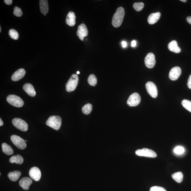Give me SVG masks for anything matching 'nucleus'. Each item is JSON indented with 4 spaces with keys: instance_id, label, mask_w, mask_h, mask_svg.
<instances>
[{
    "instance_id": "6ab92c4d",
    "label": "nucleus",
    "mask_w": 191,
    "mask_h": 191,
    "mask_svg": "<svg viewBox=\"0 0 191 191\" xmlns=\"http://www.w3.org/2000/svg\"><path fill=\"white\" fill-rule=\"evenodd\" d=\"M40 8L41 13L46 14L49 11V5L47 0H40L39 1Z\"/></svg>"
},
{
    "instance_id": "ea45409f",
    "label": "nucleus",
    "mask_w": 191,
    "mask_h": 191,
    "mask_svg": "<svg viewBox=\"0 0 191 191\" xmlns=\"http://www.w3.org/2000/svg\"><path fill=\"white\" fill-rule=\"evenodd\" d=\"M2 31L1 27H0V32H1Z\"/></svg>"
},
{
    "instance_id": "f8f14e48",
    "label": "nucleus",
    "mask_w": 191,
    "mask_h": 191,
    "mask_svg": "<svg viewBox=\"0 0 191 191\" xmlns=\"http://www.w3.org/2000/svg\"><path fill=\"white\" fill-rule=\"evenodd\" d=\"M29 176L34 180L38 181L41 177V172L39 169L36 167H34L30 170Z\"/></svg>"
},
{
    "instance_id": "9d476101",
    "label": "nucleus",
    "mask_w": 191,
    "mask_h": 191,
    "mask_svg": "<svg viewBox=\"0 0 191 191\" xmlns=\"http://www.w3.org/2000/svg\"><path fill=\"white\" fill-rule=\"evenodd\" d=\"M88 31L85 24L82 23L78 26L76 35L80 40L84 41V38L88 35Z\"/></svg>"
},
{
    "instance_id": "6e6552de",
    "label": "nucleus",
    "mask_w": 191,
    "mask_h": 191,
    "mask_svg": "<svg viewBox=\"0 0 191 191\" xmlns=\"http://www.w3.org/2000/svg\"><path fill=\"white\" fill-rule=\"evenodd\" d=\"M141 98L139 94L137 93H134L131 95L128 98L127 103L130 106H137L140 103Z\"/></svg>"
},
{
    "instance_id": "f257e3e1",
    "label": "nucleus",
    "mask_w": 191,
    "mask_h": 191,
    "mask_svg": "<svg viewBox=\"0 0 191 191\" xmlns=\"http://www.w3.org/2000/svg\"><path fill=\"white\" fill-rule=\"evenodd\" d=\"M125 12L124 8L119 7L116 10L112 18V24L116 28L119 27L123 22Z\"/></svg>"
},
{
    "instance_id": "bb28decb",
    "label": "nucleus",
    "mask_w": 191,
    "mask_h": 191,
    "mask_svg": "<svg viewBox=\"0 0 191 191\" xmlns=\"http://www.w3.org/2000/svg\"><path fill=\"white\" fill-rule=\"evenodd\" d=\"M182 104L186 109L191 112V101L187 100H183L182 102Z\"/></svg>"
},
{
    "instance_id": "58836bf2",
    "label": "nucleus",
    "mask_w": 191,
    "mask_h": 191,
    "mask_svg": "<svg viewBox=\"0 0 191 191\" xmlns=\"http://www.w3.org/2000/svg\"><path fill=\"white\" fill-rule=\"evenodd\" d=\"M180 1L183 2L185 3L187 1L186 0H180Z\"/></svg>"
},
{
    "instance_id": "7ed1b4c3",
    "label": "nucleus",
    "mask_w": 191,
    "mask_h": 191,
    "mask_svg": "<svg viewBox=\"0 0 191 191\" xmlns=\"http://www.w3.org/2000/svg\"><path fill=\"white\" fill-rule=\"evenodd\" d=\"M79 78L76 74H73L68 80L66 85V90L68 92L74 91L78 85Z\"/></svg>"
},
{
    "instance_id": "4468645a",
    "label": "nucleus",
    "mask_w": 191,
    "mask_h": 191,
    "mask_svg": "<svg viewBox=\"0 0 191 191\" xmlns=\"http://www.w3.org/2000/svg\"><path fill=\"white\" fill-rule=\"evenodd\" d=\"M25 70L23 68H21L17 70L11 76V79L14 82L19 81L25 76Z\"/></svg>"
},
{
    "instance_id": "c756f323",
    "label": "nucleus",
    "mask_w": 191,
    "mask_h": 191,
    "mask_svg": "<svg viewBox=\"0 0 191 191\" xmlns=\"http://www.w3.org/2000/svg\"><path fill=\"white\" fill-rule=\"evenodd\" d=\"M13 13L16 17H21L23 14L21 9L17 7H15L14 8Z\"/></svg>"
},
{
    "instance_id": "39448f33",
    "label": "nucleus",
    "mask_w": 191,
    "mask_h": 191,
    "mask_svg": "<svg viewBox=\"0 0 191 191\" xmlns=\"http://www.w3.org/2000/svg\"><path fill=\"white\" fill-rule=\"evenodd\" d=\"M14 126L20 130L26 131L28 129V125L26 122L21 119L15 118L12 120Z\"/></svg>"
},
{
    "instance_id": "412c9836",
    "label": "nucleus",
    "mask_w": 191,
    "mask_h": 191,
    "mask_svg": "<svg viewBox=\"0 0 191 191\" xmlns=\"http://www.w3.org/2000/svg\"><path fill=\"white\" fill-rule=\"evenodd\" d=\"M21 174V172L18 171H14L13 172H10L8 174V176L9 179L12 181L15 182L19 179Z\"/></svg>"
},
{
    "instance_id": "c9c22d12",
    "label": "nucleus",
    "mask_w": 191,
    "mask_h": 191,
    "mask_svg": "<svg viewBox=\"0 0 191 191\" xmlns=\"http://www.w3.org/2000/svg\"><path fill=\"white\" fill-rule=\"evenodd\" d=\"M186 20L188 23L191 25V17H187Z\"/></svg>"
},
{
    "instance_id": "393cba45",
    "label": "nucleus",
    "mask_w": 191,
    "mask_h": 191,
    "mask_svg": "<svg viewBox=\"0 0 191 191\" xmlns=\"http://www.w3.org/2000/svg\"><path fill=\"white\" fill-rule=\"evenodd\" d=\"M92 106L91 104L88 103L84 105L82 108V112L85 115H88L91 113Z\"/></svg>"
},
{
    "instance_id": "f3484780",
    "label": "nucleus",
    "mask_w": 191,
    "mask_h": 191,
    "mask_svg": "<svg viewBox=\"0 0 191 191\" xmlns=\"http://www.w3.org/2000/svg\"><path fill=\"white\" fill-rule=\"evenodd\" d=\"M23 89L28 95L34 97L36 95V92L33 86L30 83H26L23 86Z\"/></svg>"
},
{
    "instance_id": "f704fd0d",
    "label": "nucleus",
    "mask_w": 191,
    "mask_h": 191,
    "mask_svg": "<svg viewBox=\"0 0 191 191\" xmlns=\"http://www.w3.org/2000/svg\"><path fill=\"white\" fill-rule=\"evenodd\" d=\"M136 42L135 41H133L131 42V46L133 47H136Z\"/></svg>"
},
{
    "instance_id": "dca6fc26",
    "label": "nucleus",
    "mask_w": 191,
    "mask_h": 191,
    "mask_svg": "<svg viewBox=\"0 0 191 191\" xmlns=\"http://www.w3.org/2000/svg\"><path fill=\"white\" fill-rule=\"evenodd\" d=\"M76 17L74 12L70 11L66 17V23L70 26L73 27L75 25L76 22Z\"/></svg>"
},
{
    "instance_id": "9b49d317",
    "label": "nucleus",
    "mask_w": 191,
    "mask_h": 191,
    "mask_svg": "<svg viewBox=\"0 0 191 191\" xmlns=\"http://www.w3.org/2000/svg\"><path fill=\"white\" fill-rule=\"evenodd\" d=\"M144 62L146 67L149 68H153L156 63L154 54L152 53L148 54L145 58Z\"/></svg>"
},
{
    "instance_id": "20e7f679",
    "label": "nucleus",
    "mask_w": 191,
    "mask_h": 191,
    "mask_svg": "<svg viewBox=\"0 0 191 191\" xmlns=\"http://www.w3.org/2000/svg\"><path fill=\"white\" fill-rule=\"evenodd\" d=\"M7 101L11 105L17 107H21L24 105V102L20 97L17 95L11 94L8 96Z\"/></svg>"
},
{
    "instance_id": "a211bd4d",
    "label": "nucleus",
    "mask_w": 191,
    "mask_h": 191,
    "mask_svg": "<svg viewBox=\"0 0 191 191\" xmlns=\"http://www.w3.org/2000/svg\"><path fill=\"white\" fill-rule=\"evenodd\" d=\"M160 16L161 14L160 12H157L156 13L151 14L148 17V23L150 25H152L156 23L159 19Z\"/></svg>"
},
{
    "instance_id": "ddd939ff",
    "label": "nucleus",
    "mask_w": 191,
    "mask_h": 191,
    "mask_svg": "<svg viewBox=\"0 0 191 191\" xmlns=\"http://www.w3.org/2000/svg\"><path fill=\"white\" fill-rule=\"evenodd\" d=\"M181 69L179 67L173 68L169 74V77L172 80H176L177 79L181 74Z\"/></svg>"
},
{
    "instance_id": "423d86ee",
    "label": "nucleus",
    "mask_w": 191,
    "mask_h": 191,
    "mask_svg": "<svg viewBox=\"0 0 191 191\" xmlns=\"http://www.w3.org/2000/svg\"><path fill=\"white\" fill-rule=\"evenodd\" d=\"M11 138L12 142L20 149H24L26 147V144L25 140L20 137L13 135L11 136Z\"/></svg>"
},
{
    "instance_id": "4c0bfd02",
    "label": "nucleus",
    "mask_w": 191,
    "mask_h": 191,
    "mask_svg": "<svg viewBox=\"0 0 191 191\" xmlns=\"http://www.w3.org/2000/svg\"><path fill=\"white\" fill-rule=\"evenodd\" d=\"M3 122L2 120L1 119H0V126H3Z\"/></svg>"
},
{
    "instance_id": "f03ea898",
    "label": "nucleus",
    "mask_w": 191,
    "mask_h": 191,
    "mask_svg": "<svg viewBox=\"0 0 191 191\" xmlns=\"http://www.w3.org/2000/svg\"><path fill=\"white\" fill-rule=\"evenodd\" d=\"M62 124V119L59 116H51L48 119L46 122V124L48 126L58 130L61 127Z\"/></svg>"
},
{
    "instance_id": "5701e85b",
    "label": "nucleus",
    "mask_w": 191,
    "mask_h": 191,
    "mask_svg": "<svg viewBox=\"0 0 191 191\" xmlns=\"http://www.w3.org/2000/svg\"><path fill=\"white\" fill-rule=\"evenodd\" d=\"M2 146L3 152L9 156L13 154V150L9 145L6 143H3Z\"/></svg>"
},
{
    "instance_id": "2eb2a0df",
    "label": "nucleus",
    "mask_w": 191,
    "mask_h": 191,
    "mask_svg": "<svg viewBox=\"0 0 191 191\" xmlns=\"http://www.w3.org/2000/svg\"><path fill=\"white\" fill-rule=\"evenodd\" d=\"M32 183V181L31 178L25 177L23 178L20 180L19 185L23 189L28 190L29 189V187Z\"/></svg>"
},
{
    "instance_id": "2f4dec72",
    "label": "nucleus",
    "mask_w": 191,
    "mask_h": 191,
    "mask_svg": "<svg viewBox=\"0 0 191 191\" xmlns=\"http://www.w3.org/2000/svg\"><path fill=\"white\" fill-rule=\"evenodd\" d=\"M150 191H167L165 189L162 187L154 186L150 188Z\"/></svg>"
},
{
    "instance_id": "4be33fe9",
    "label": "nucleus",
    "mask_w": 191,
    "mask_h": 191,
    "mask_svg": "<svg viewBox=\"0 0 191 191\" xmlns=\"http://www.w3.org/2000/svg\"><path fill=\"white\" fill-rule=\"evenodd\" d=\"M9 161L11 163H16V164H21L23 162V159L20 155L13 156L10 159Z\"/></svg>"
},
{
    "instance_id": "7c9ffc66",
    "label": "nucleus",
    "mask_w": 191,
    "mask_h": 191,
    "mask_svg": "<svg viewBox=\"0 0 191 191\" xmlns=\"http://www.w3.org/2000/svg\"><path fill=\"white\" fill-rule=\"evenodd\" d=\"M185 149L184 148L180 146H177L174 149V152L175 153L178 155L182 154L183 153Z\"/></svg>"
},
{
    "instance_id": "b1692460",
    "label": "nucleus",
    "mask_w": 191,
    "mask_h": 191,
    "mask_svg": "<svg viewBox=\"0 0 191 191\" xmlns=\"http://www.w3.org/2000/svg\"><path fill=\"white\" fill-rule=\"evenodd\" d=\"M172 177L174 180L177 182L180 183L182 182L183 177V176L182 173L181 172H178L175 173L172 175Z\"/></svg>"
},
{
    "instance_id": "e433bc0d",
    "label": "nucleus",
    "mask_w": 191,
    "mask_h": 191,
    "mask_svg": "<svg viewBox=\"0 0 191 191\" xmlns=\"http://www.w3.org/2000/svg\"><path fill=\"white\" fill-rule=\"evenodd\" d=\"M122 47H123V48H126L127 44V43L126 42L122 41Z\"/></svg>"
},
{
    "instance_id": "c85d7f7f",
    "label": "nucleus",
    "mask_w": 191,
    "mask_h": 191,
    "mask_svg": "<svg viewBox=\"0 0 191 191\" xmlns=\"http://www.w3.org/2000/svg\"><path fill=\"white\" fill-rule=\"evenodd\" d=\"M144 7V4L143 2L135 3L134 4L133 7L136 11H141Z\"/></svg>"
},
{
    "instance_id": "473e14b6",
    "label": "nucleus",
    "mask_w": 191,
    "mask_h": 191,
    "mask_svg": "<svg viewBox=\"0 0 191 191\" xmlns=\"http://www.w3.org/2000/svg\"><path fill=\"white\" fill-rule=\"evenodd\" d=\"M187 85L189 88L191 89V74L188 78Z\"/></svg>"
},
{
    "instance_id": "1a4fd4ad",
    "label": "nucleus",
    "mask_w": 191,
    "mask_h": 191,
    "mask_svg": "<svg viewBox=\"0 0 191 191\" xmlns=\"http://www.w3.org/2000/svg\"><path fill=\"white\" fill-rule=\"evenodd\" d=\"M146 91L152 97L156 98L157 97L158 92L157 88L153 82H149L146 83Z\"/></svg>"
},
{
    "instance_id": "aec40b11",
    "label": "nucleus",
    "mask_w": 191,
    "mask_h": 191,
    "mask_svg": "<svg viewBox=\"0 0 191 191\" xmlns=\"http://www.w3.org/2000/svg\"><path fill=\"white\" fill-rule=\"evenodd\" d=\"M168 49L170 51L176 53H180L181 51L180 48L178 47L176 41H172L168 44Z\"/></svg>"
},
{
    "instance_id": "79ce46f5",
    "label": "nucleus",
    "mask_w": 191,
    "mask_h": 191,
    "mask_svg": "<svg viewBox=\"0 0 191 191\" xmlns=\"http://www.w3.org/2000/svg\"><path fill=\"white\" fill-rule=\"evenodd\" d=\"M25 142H27V140H25Z\"/></svg>"
},
{
    "instance_id": "a19ab883",
    "label": "nucleus",
    "mask_w": 191,
    "mask_h": 191,
    "mask_svg": "<svg viewBox=\"0 0 191 191\" xmlns=\"http://www.w3.org/2000/svg\"><path fill=\"white\" fill-rule=\"evenodd\" d=\"M80 74V72L79 71H78L77 72V74Z\"/></svg>"
},
{
    "instance_id": "cd10ccee",
    "label": "nucleus",
    "mask_w": 191,
    "mask_h": 191,
    "mask_svg": "<svg viewBox=\"0 0 191 191\" xmlns=\"http://www.w3.org/2000/svg\"><path fill=\"white\" fill-rule=\"evenodd\" d=\"M10 37L12 39L17 40L19 37V34L14 29H11L9 30V32Z\"/></svg>"
},
{
    "instance_id": "a878e982",
    "label": "nucleus",
    "mask_w": 191,
    "mask_h": 191,
    "mask_svg": "<svg viewBox=\"0 0 191 191\" xmlns=\"http://www.w3.org/2000/svg\"><path fill=\"white\" fill-rule=\"evenodd\" d=\"M88 81L89 85L94 86L97 83V79L95 75L93 74L90 75L88 78Z\"/></svg>"
},
{
    "instance_id": "0eeeda50",
    "label": "nucleus",
    "mask_w": 191,
    "mask_h": 191,
    "mask_svg": "<svg viewBox=\"0 0 191 191\" xmlns=\"http://www.w3.org/2000/svg\"><path fill=\"white\" fill-rule=\"evenodd\" d=\"M135 153L138 156L147 157L149 158H156L157 154L154 151L148 148H143L136 151Z\"/></svg>"
},
{
    "instance_id": "72a5a7b5",
    "label": "nucleus",
    "mask_w": 191,
    "mask_h": 191,
    "mask_svg": "<svg viewBox=\"0 0 191 191\" xmlns=\"http://www.w3.org/2000/svg\"><path fill=\"white\" fill-rule=\"evenodd\" d=\"M4 2H5V3L6 5H11L13 3V1H12V0H5Z\"/></svg>"
}]
</instances>
